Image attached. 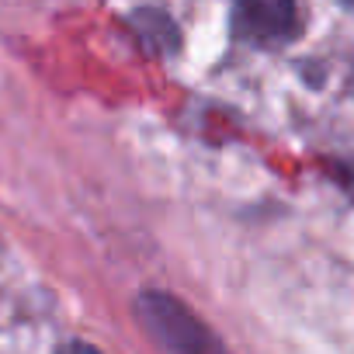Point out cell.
I'll use <instances>...</instances> for the list:
<instances>
[{
    "label": "cell",
    "instance_id": "cell-1",
    "mask_svg": "<svg viewBox=\"0 0 354 354\" xmlns=\"http://www.w3.org/2000/svg\"><path fill=\"white\" fill-rule=\"evenodd\" d=\"M136 316L167 354H230L223 337L170 292H139Z\"/></svg>",
    "mask_w": 354,
    "mask_h": 354
},
{
    "label": "cell",
    "instance_id": "cell-2",
    "mask_svg": "<svg viewBox=\"0 0 354 354\" xmlns=\"http://www.w3.org/2000/svg\"><path fill=\"white\" fill-rule=\"evenodd\" d=\"M302 15L288 0H243L233 8V35L257 49H278L299 39Z\"/></svg>",
    "mask_w": 354,
    "mask_h": 354
},
{
    "label": "cell",
    "instance_id": "cell-3",
    "mask_svg": "<svg viewBox=\"0 0 354 354\" xmlns=\"http://www.w3.org/2000/svg\"><path fill=\"white\" fill-rule=\"evenodd\" d=\"M142 21H149V28H139L160 53H167V49H177V28H174V21L163 15V11H136Z\"/></svg>",
    "mask_w": 354,
    "mask_h": 354
},
{
    "label": "cell",
    "instance_id": "cell-4",
    "mask_svg": "<svg viewBox=\"0 0 354 354\" xmlns=\"http://www.w3.org/2000/svg\"><path fill=\"white\" fill-rule=\"evenodd\" d=\"M59 354H101V351L91 347V344H84V340H70V344L59 347Z\"/></svg>",
    "mask_w": 354,
    "mask_h": 354
}]
</instances>
